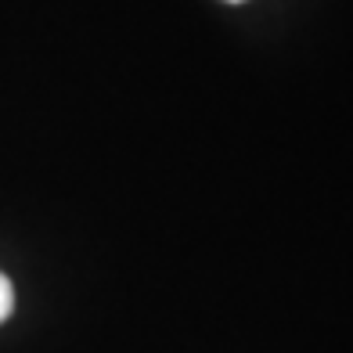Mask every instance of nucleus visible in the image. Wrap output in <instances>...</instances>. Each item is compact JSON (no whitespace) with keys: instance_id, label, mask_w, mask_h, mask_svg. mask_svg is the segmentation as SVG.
Masks as SVG:
<instances>
[{"instance_id":"obj_1","label":"nucleus","mask_w":353,"mask_h":353,"mask_svg":"<svg viewBox=\"0 0 353 353\" xmlns=\"http://www.w3.org/2000/svg\"><path fill=\"white\" fill-rule=\"evenodd\" d=\"M11 307H14V292H11V281L0 274V321H4L8 314H11Z\"/></svg>"},{"instance_id":"obj_2","label":"nucleus","mask_w":353,"mask_h":353,"mask_svg":"<svg viewBox=\"0 0 353 353\" xmlns=\"http://www.w3.org/2000/svg\"><path fill=\"white\" fill-rule=\"evenodd\" d=\"M231 4H242V0H231Z\"/></svg>"}]
</instances>
